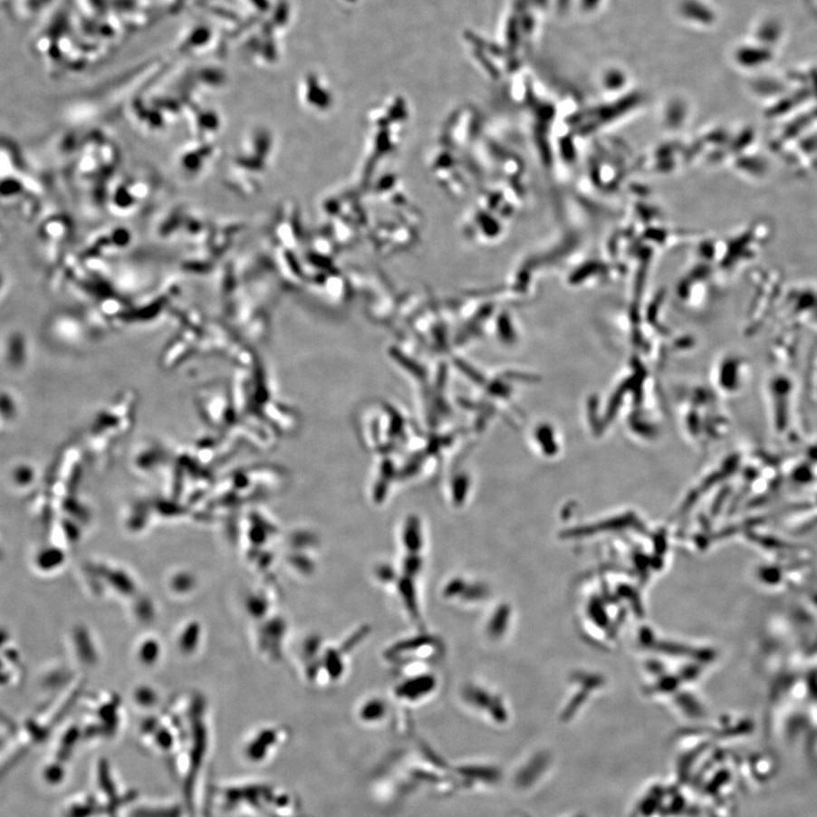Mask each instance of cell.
Listing matches in <instances>:
<instances>
[{
  "instance_id": "cell-1",
  "label": "cell",
  "mask_w": 817,
  "mask_h": 817,
  "mask_svg": "<svg viewBox=\"0 0 817 817\" xmlns=\"http://www.w3.org/2000/svg\"><path fill=\"white\" fill-rule=\"evenodd\" d=\"M437 687V680L430 675L416 676L399 684L395 694L398 697L407 702H418L428 697Z\"/></svg>"
}]
</instances>
